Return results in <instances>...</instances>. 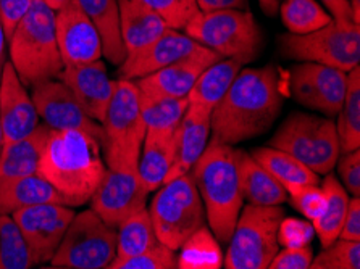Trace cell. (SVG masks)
Instances as JSON below:
<instances>
[{
  "label": "cell",
  "instance_id": "cell-1",
  "mask_svg": "<svg viewBox=\"0 0 360 269\" xmlns=\"http://www.w3.org/2000/svg\"><path fill=\"white\" fill-rule=\"evenodd\" d=\"M275 65L243 68L212 112L209 144L236 145L266 133L281 112Z\"/></svg>",
  "mask_w": 360,
  "mask_h": 269
},
{
  "label": "cell",
  "instance_id": "cell-2",
  "mask_svg": "<svg viewBox=\"0 0 360 269\" xmlns=\"http://www.w3.org/2000/svg\"><path fill=\"white\" fill-rule=\"evenodd\" d=\"M101 142L76 129H51L37 174L53 185L68 206L89 202L105 174Z\"/></svg>",
  "mask_w": 360,
  "mask_h": 269
},
{
  "label": "cell",
  "instance_id": "cell-3",
  "mask_svg": "<svg viewBox=\"0 0 360 269\" xmlns=\"http://www.w3.org/2000/svg\"><path fill=\"white\" fill-rule=\"evenodd\" d=\"M189 176L204 203L210 230L221 245L228 244L244 206L239 184L238 148L209 144L193 164Z\"/></svg>",
  "mask_w": 360,
  "mask_h": 269
},
{
  "label": "cell",
  "instance_id": "cell-4",
  "mask_svg": "<svg viewBox=\"0 0 360 269\" xmlns=\"http://www.w3.org/2000/svg\"><path fill=\"white\" fill-rule=\"evenodd\" d=\"M8 44L10 63L25 86L56 79L65 68L56 36V12L42 0H32Z\"/></svg>",
  "mask_w": 360,
  "mask_h": 269
},
{
  "label": "cell",
  "instance_id": "cell-5",
  "mask_svg": "<svg viewBox=\"0 0 360 269\" xmlns=\"http://www.w3.org/2000/svg\"><path fill=\"white\" fill-rule=\"evenodd\" d=\"M102 129L101 147L105 152L107 168L138 171L147 128L141 117L139 89L133 79L120 78L117 81L115 92L102 122Z\"/></svg>",
  "mask_w": 360,
  "mask_h": 269
},
{
  "label": "cell",
  "instance_id": "cell-6",
  "mask_svg": "<svg viewBox=\"0 0 360 269\" xmlns=\"http://www.w3.org/2000/svg\"><path fill=\"white\" fill-rule=\"evenodd\" d=\"M183 31L221 58H234L243 65L254 62L264 51V34L249 10L199 12Z\"/></svg>",
  "mask_w": 360,
  "mask_h": 269
},
{
  "label": "cell",
  "instance_id": "cell-7",
  "mask_svg": "<svg viewBox=\"0 0 360 269\" xmlns=\"http://www.w3.org/2000/svg\"><path fill=\"white\" fill-rule=\"evenodd\" d=\"M270 147L297 158L317 174L331 173L341 155L336 123L309 113H291L271 137Z\"/></svg>",
  "mask_w": 360,
  "mask_h": 269
},
{
  "label": "cell",
  "instance_id": "cell-8",
  "mask_svg": "<svg viewBox=\"0 0 360 269\" xmlns=\"http://www.w3.org/2000/svg\"><path fill=\"white\" fill-rule=\"evenodd\" d=\"M149 215L159 242L178 251L194 230L205 226V208L189 173L168 181L150 203Z\"/></svg>",
  "mask_w": 360,
  "mask_h": 269
},
{
  "label": "cell",
  "instance_id": "cell-9",
  "mask_svg": "<svg viewBox=\"0 0 360 269\" xmlns=\"http://www.w3.org/2000/svg\"><path fill=\"white\" fill-rule=\"evenodd\" d=\"M285 210L275 206H243L223 260L226 269H266L280 250L276 232Z\"/></svg>",
  "mask_w": 360,
  "mask_h": 269
},
{
  "label": "cell",
  "instance_id": "cell-10",
  "mask_svg": "<svg viewBox=\"0 0 360 269\" xmlns=\"http://www.w3.org/2000/svg\"><path fill=\"white\" fill-rule=\"evenodd\" d=\"M276 46L285 58L325 65L347 73L360 62V26H342L333 20L307 34L288 32L278 36Z\"/></svg>",
  "mask_w": 360,
  "mask_h": 269
},
{
  "label": "cell",
  "instance_id": "cell-11",
  "mask_svg": "<svg viewBox=\"0 0 360 269\" xmlns=\"http://www.w3.org/2000/svg\"><path fill=\"white\" fill-rule=\"evenodd\" d=\"M117 228L96 211H81L72 219L51 265L67 269H103L117 255Z\"/></svg>",
  "mask_w": 360,
  "mask_h": 269
},
{
  "label": "cell",
  "instance_id": "cell-12",
  "mask_svg": "<svg viewBox=\"0 0 360 269\" xmlns=\"http://www.w3.org/2000/svg\"><path fill=\"white\" fill-rule=\"evenodd\" d=\"M73 216V208L63 203H41L12 213L34 266L51 263Z\"/></svg>",
  "mask_w": 360,
  "mask_h": 269
},
{
  "label": "cell",
  "instance_id": "cell-13",
  "mask_svg": "<svg viewBox=\"0 0 360 269\" xmlns=\"http://www.w3.org/2000/svg\"><path fill=\"white\" fill-rule=\"evenodd\" d=\"M346 71L319 63L301 62L289 71L294 100L305 108L325 113L328 118L340 113L346 94Z\"/></svg>",
  "mask_w": 360,
  "mask_h": 269
},
{
  "label": "cell",
  "instance_id": "cell-14",
  "mask_svg": "<svg viewBox=\"0 0 360 269\" xmlns=\"http://www.w3.org/2000/svg\"><path fill=\"white\" fill-rule=\"evenodd\" d=\"M31 98L34 102L39 118H42L44 124H47L51 129L83 131V133L96 137L102 144V124L87 117L73 92L58 78L37 82L32 86Z\"/></svg>",
  "mask_w": 360,
  "mask_h": 269
},
{
  "label": "cell",
  "instance_id": "cell-15",
  "mask_svg": "<svg viewBox=\"0 0 360 269\" xmlns=\"http://www.w3.org/2000/svg\"><path fill=\"white\" fill-rule=\"evenodd\" d=\"M149 190L141 181L138 171L105 169L99 188L92 195L91 210L103 221L118 228L124 219L146 208Z\"/></svg>",
  "mask_w": 360,
  "mask_h": 269
},
{
  "label": "cell",
  "instance_id": "cell-16",
  "mask_svg": "<svg viewBox=\"0 0 360 269\" xmlns=\"http://www.w3.org/2000/svg\"><path fill=\"white\" fill-rule=\"evenodd\" d=\"M56 36L65 68L102 58L99 32L75 0L56 12Z\"/></svg>",
  "mask_w": 360,
  "mask_h": 269
},
{
  "label": "cell",
  "instance_id": "cell-17",
  "mask_svg": "<svg viewBox=\"0 0 360 269\" xmlns=\"http://www.w3.org/2000/svg\"><path fill=\"white\" fill-rule=\"evenodd\" d=\"M210 52V48L202 46L184 31L168 29L155 39L150 46H147L143 52L128 57L118 67V73L122 79H139L147 74L155 73L168 65L176 63L179 60L195 57Z\"/></svg>",
  "mask_w": 360,
  "mask_h": 269
},
{
  "label": "cell",
  "instance_id": "cell-18",
  "mask_svg": "<svg viewBox=\"0 0 360 269\" xmlns=\"http://www.w3.org/2000/svg\"><path fill=\"white\" fill-rule=\"evenodd\" d=\"M0 122L4 145L23 139L39 126L34 102L10 62L0 68Z\"/></svg>",
  "mask_w": 360,
  "mask_h": 269
},
{
  "label": "cell",
  "instance_id": "cell-19",
  "mask_svg": "<svg viewBox=\"0 0 360 269\" xmlns=\"http://www.w3.org/2000/svg\"><path fill=\"white\" fill-rule=\"evenodd\" d=\"M58 79L73 92L87 117L102 124L117 86V81L108 78L105 63L96 60L79 67L63 68Z\"/></svg>",
  "mask_w": 360,
  "mask_h": 269
},
{
  "label": "cell",
  "instance_id": "cell-20",
  "mask_svg": "<svg viewBox=\"0 0 360 269\" xmlns=\"http://www.w3.org/2000/svg\"><path fill=\"white\" fill-rule=\"evenodd\" d=\"M218 60H221L220 55L210 51L195 55V57L179 60V62L168 65V67L136 79L134 82L138 89L146 94L184 98L189 96L202 71Z\"/></svg>",
  "mask_w": 360,
  "mask_h": 269
},
{
  "label": "cell",
  "instance_id": "cell-21",
  "mask_svg": "<svg viewBox=\"0 0 360 269\" xmlns=\"http://www.w3.org/2000/svg\"><path fill=\"white\" fill-rule=\"evenodd\" d=\"M212 112L214 110L191 105L184 113L181 123L176 128V152H174L173 166L168 173L165 183L179 176L188 174L193 164L209 145L212 129Z\"/></svg>",
  "mask_w": 360,
  "mask_h": 269
},
{
  "label": "cell",
  "instance_id": "cell-22",
  "mask_svg": "<svg viewBox=\"0 0 360 269\" xmlns=\"http://www.w3.org/2000/svg\"><path fill=\"white\" fill-rule=\"evenodd\" d=\"M118 8L127 58L143 52L168 29L165 21L141 0H118Z\"/></svg>",
  "mask_w": 360,
  "mask_h": 269
},
{
  "label": "cell",
  "instance_id": "cell-23",
  "mask_svg": "<svg viewBox=\"0 0 360 269\" xmlns=\"http://www.w3.org/2000/svg\"><path fill=\"white\" fill-rule=\"evenodd\" d=\"M176 129L147 131L138 162V174L147 190H157L165 184V179L174 162L176 152Z\"/></svg>",
  "mask_w": 360,
  "mask_h": 269
},
{
  "label": "cell",
  "instance_id": "cell-24",
  "mask_svg": "<svg viewBox=\"0 0 360 269\" xmlns=\"http://www.w3.org/2000/svg\"><path fill=\"white\" fill-rule=\"evenodd\" d=\"M51 128L39 124L30 136L2 147L0 152V185L10 181L36 174L41 153L46 145Z\"/></svg>",
  "mask_w": 360,
  "mask_h": 269
},
{
  "label": "cell",
  "instance_id": "cell-25",
  "mask_svg": "<svg viewBox=\"0 0 360 269\" xmlns=\"http://www.w3.org/2000/svg\"><path fill=\"white\" fill-rule=\"evenodd\" d=\"M96 26L102 42V55L120 67L127 60V48L120 29L118 0H75Z\"/></svg>",
  "mask_w": 360,
  "mask_h": 269
},
{
  "label": "cell",
  "instance_id": "cell-26",
  "mask_svg": "<svg viewBox=\"0 0 360 269\" xmlns=\"http://www.w3.org/2000/svg\"><path fill=\"white\" fill-rule=\"evenodd\" d=\"M239 184L249 205L275 206L288 202V192L252 155L238 148Z\"/></svg>",
  "mask_w": 360,
  "mask_h": 269
},
{
  "label": "cell",
  "instance_id": "cell-27",
  "mask_svg": "<svg viewBox=\"0 0 360 269\" xmlns=\"http://www.w3.org/2000/svg\"><path fill=\"white\" fill-rule=\"evenodd\" d=\"M41 203H63L62 195L39 174H30L0 185V215H12L21 208Z\"/></svg>",
  "mask_w": 360,
  "mask_h": 269
},
{
  "label": "cell",
  "instance_id": "cell-28",
  "mask_svg": "<svg viewBox=\"0 0 360 269\" xmlns=\"http://www.w3.org/2000/svg\"><path fill=\"white\" fill-rule=\"evenodd\" d=\"M244 65L234 58H221L212 63L202 71L191 89L188 102L191 105H199L209 110H214L218 102L221 100L226 91L230 89L231 82L239 74Z\"/></svg>",
  "mask_w": 360,
  "mask_h": 269
},
{
  "label": "cell",
  "instance_id": "cell-29",
  "mask_svg": "<svg viewBox=\"0 0 360 269\" xmlns=\"http://www.w3.org/2000/svg\"><path fill=\"white\" fill-rule=\"evenodd\" d=\"M250 155L274 176L286 192L289 189L299 188V185L320 184V174L305 166L297 158L283 150H278V148L260 147L255 148Z\"/></svg>",
  "mask_w": 360,
  "mask_h": 269
},
{
  "label": "cell",
  "instance_id": "cell-30",
  "mask_svg": "<svg viewBox=\"0 0 360 269\" xmlns=\"http://www.w3.org/2000/svg\"><path fill=\"white\" fill-rule=\"evenodd\" d=\"M325 179L321 183V189L325 190L326 205L320 218L312 223L315 234L319 235L321 249L328 247L331 242L340 237L342 221H345L349 194L342 188V184L331 173L323 174Z\"/></svg>",
  "mask_w": 360,
  "mask_h": 269
},
{
  "label": "cell",
  "instance_id": "cell-31",
  "mask_svg": "<svg viewBox=\"0 0 360 269\" xmlns=\"http://www.w3.org/2000/svg\"><path fill=\"white\" fill-rule=\"evenodd\" d=\"M176 255V268L179 269H220L223 268V255L220 242L210 228L202 226L194 230L179 247Z\"/></svg>",
  "mask_w": 360,
  "mask_h": 269
},
{
  "label": "cell",
  "instance_id": "cell-32",
  "mask_svg": "<svg viewBox=\"0 0 360 269\" xmlns=\"http://www.w3.org/2000/svg\"><path fill=\"white\" fill-rule=\"evenodd\" d=\"M336 131L341 153L360 147V68L347 71L346 94L340 110Z\"/></svg>",
  "mask_w": 360,
  "mask_h": 269
},
{
  "label": "cell",
  "instance_id": "cell-33",
  "mask_svg": "<svg viewBox=\"0 0 360 269\" xmlns=\"http://www.w3.org/2000/svg\"><path fill=\"white\" fill-rule=\"evenodd\" d=\"M188 107V97L174 98L139 91L141 117L147 131H174L181 123Z\"/></svg>",
  "mask_w": 360,
  "mask_h": 269
},
{
  "label": "cell",
  "instance_id": "cell-34",
  "mask_svg": "<svg viewBox=\"0 0 360 269\" xmlns=\"http://www.w3.org/2000/svg\"><path fill=\"white\" fill-rule=\"evenodd\" d=\"M117 255L113 261L136 256L159 244L154 226H152L149 210H146V208L124 219L117 228Z\"/></svg>",
  "mask_w": 360,
  "mask_h": 269
},
{
  "label": "cell",
  "instance_id": "cell-35",
  "mask_svg": "<svg viewBox=\"0 0 360 269\" xmlns=\"http://www.w3.org/2000/svg\"><path fill=\"white\" fill-rule=\"evenodd\" d=\"M281 21L292 34H307L333 21L331 15L317 0H281Z\"/></svg>",
  "mask_w": 360,
  "mask_h": 269
},
{
  "label": "cell",
  "instance_id": "cell-36",
  "mask_svg": "<svg viewBox=\"0 0 360 269\" xmlns=\"http://www.w3.org/2000/svg\"><path fill=\"white\" fill-rule=\"evenodd\" d=\"M34 266L23 234L12 215H0V269H30Z\"/></svg>",
  "mask_w": 360,
  "mask_h": 269
},
{
  "label": "cell",
  "instance_id": "cell-37",
  "mask_svg": "<svg viewBox=\"0 0 360 269\" xmlns=\"http://www.w3.org/2000/svg\"><path fill=\"white\" fill-rule=\"evenodd\" d=\"M312 269H359L360 268V242L338 237L335 242L314 256L310 263Z\"/></svg>",
  "mask_w": 360,
  "mask_h": 269
},
{
  "label": "cell",
  "instance_id": "cell-38",
  "mask_svg": "<svg viewBox=\"0 0 360 269\" xmlns=\"http://www.w3.org/2000/svg\"><path fill=\"white\" fill-rule=\"evenodd\" d=\"M155 12L172 29L183 31L200 10L195 0H141Z\"/></svg>",
  "mask_w": 360,
  "mask_h": 269
},
{
  "label": "cell",
  "instance_id": "cell-39",
  "mask_svg": "<svg viewBox=\"0 0 360 269\" xmlns=\"http://www.w3.org/2000/svg\"><path fill=\"white\" fill-rule=\"evenodd\" d=\"M110 269H174L176 268V251L163 244H155L143 254L115 260L110 263Z\"/></svg>",
  "mask_w": 360,
  "mask_h": 269
},
{
  "label": "cell",
  "instance_id": "cell-40",
  "mask_svg": "<svg viewBox=\"0 0 360 269\" xmlns=\"http://www.w3.org/2000/svg\"><path fill=\"white\" fill-rule=\"evenodd\" d=\"M288 202L294 206V210L304 215L307 221L314 223L325 210L326 195L319 184L299 185L288 190Z\"/></svg>",
  "mask_w": 360,
  "mask_h": 269
},
{
  "label": "cell",
  "instance_id": "cell-41",
  "mask_svg": "<svg viewBox=\"0 0 360 269\" xmlns=\"http://www.w3.org/2000/svg\"><path fill=\"white\" fill-rule=\"evenodd\" d=\"M314 235L315 230L310 221L285 216L278 226L276 239L280 247H304L310 245Z\"/></svg>",
  "mask_w": 360,
  "mask_h": 269
},
{
  "label": "cell",
  "instance_id": "cell-42",
  "mask_svg": "<svg viewBox=\"0 0 360 269\" xmlns=\"http://www.w3.org/2000/svg\"><path fill=\"white\" fill-rule=\"evenodd\" d=\"M338 176L341 178L342 188L354 197L360 195V152L359 148L341 153L338 158Z\"/></svg>",
  "mask_w": 360,
  "mask_h": 269
},
{
  "label": "cell",
  "instance_id": "cell-43",
  "mask_svg": "<svg viewBox=\"0 0 360 269\" xmlns=\"http://www.w3.org/2000/svg\"><path fill=\"white\" fill-rule=\"evenodd\" d=\"M314 260V250L310 245L283 247L270 261V269H309Z\"/></svg>",
  "mask_w": 360,
  "mask_h": 269
},
{
  "label": "cell",
  "instance_id": "cell-44",
  "mask_svg": "<svg viewBox=\"0 0 360 269\" xmlns=\"http://www.w3.org/2000/svg\"><path fill=\"white\" fill-rule=\"evenodd\" d=\"M31 4L32 0H0V21H2L7 41L12 36L15 26L30 10Z\"/></svg>",
  "mask_w": 360,
  "mask_h": 269
},
{
  "label": "cell",
  "instance_id": "cell-45",
  "mask_svg": "<svg viewBox=\"0 0 360 269\" xmlns=\"http://www.w3.org/2000/svg\"><path fill=\"white\" fill-rule=\"evenodd\" d=\"M340 239L356 240V242H360V200H359V197H352V199H349L346 216H345V221H342V228L340 232Z\"/></svg>",
  "mask_w": 360,
  "mask_h": 269
},
{
  "label": "cell",
  "instance_id": "cell-46",
  "mask_svg": "<svg viewBox=\"0 0 360 269\" xmlns=\"http://www.w3.org/2000/svg\"><path fill=\"white\" fill-rule=\"evenodd\" d=\"M321 5L326 8V12L331 15V18L338 21L342 26H351V7H349V0H320Z\"/></svg>",
  "mask_w": 360,
  "mask_h": 269
},
{
  "label": "cell",
  "instance_id": "cell-47",
  "mask_svg": "<svg viewBox=\"0 0 360 269\" xmlns=\"http://www.w3.org/2000/svg\"><path fill=\"white\" fill-rule=\"evenodd\" d=\"M200 12H215V10H249V0H195Z\"/></svg>",
  "mask_w": 360,
  "mask_h": 269
},
{
  "label": "cell",
  "instance_id": "cell-48",
  "mask_svg": "<svg viewBox=\"0 0 360 269\" xmlns=\"http://www.w3.org/2000/svg\"><path fill=\"white\" fill-rule=\"evenodd\" d=\"M262 12H264L266 16H275L280 10V4L281 0H257Z\"/></svg>",
  "mask_w": 360,
  "mask_h": 269
},
{
  "label": "cell",
  "instance_id": "cell-49",
  "mask_svg": "<svg viewBox=\"0 0 360 269\" xmlns=\"http://www.w3.org/2000/svg\"><path fill=\"white\" fill-rule=\"evenodd\" d=\"M351 7V18L354 25H360V0H349Z\"/></svg>",
  "mask_w": 360,
  "mask_h": 269
},
{
  "label": "cell",
  "instance_id": "cell-50",
  "mask_svg": "<svg viewBox=\"0 0 360 269\" xmlns=\"http://www.w3.org/2000/svg\"><path fill=\"white\" fill-rule=\"evenodd\" d=\"M42 2H44V4H46L49 8H52V10H53V12H58V10H60V8H63V7H65V5H67V4H70V2H72V0H42Z\"/></svg>",
  "mask_w": 360,
  "mask_h": 269
},
{
  "label": "cell",
  "instance_id": "cell-51",
  "mask_svg": "<svg viewBox=\"0 0 360 269\" xmlns=\"http://www.w3.org/2000/svg\"><path fill=\"white\" fill-rule=\"evenodd\" d=\"M5 41H7V37H5L2 21H0V68H2L4 58H5Z\"/></svg>",
  "mask_w": 360,
  "mask_h": 269
},
{
  "label": "cell",
  "instance_id": "cell-52",
  "mask_svg": "<svg viewBox=\"0 0 360 269\" xmlns=\"http://www.w3.org/2000/svg\"><path fill=\"white\" fill-rule=\"evenodd\" d=\"M4 147V131H2V122H0V152H2Z\"/></svg>",
  "mask_w": 360,
  "mask_h": 269
}]
</instances>
